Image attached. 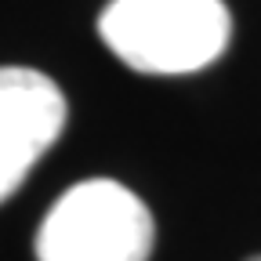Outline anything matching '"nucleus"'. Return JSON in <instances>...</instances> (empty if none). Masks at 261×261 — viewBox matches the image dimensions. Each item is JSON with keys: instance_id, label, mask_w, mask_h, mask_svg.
<instances>
[{"instance_id": "3", "label": "nucleus", "mask_w": 261, "mask_h": 261, "mask_svg": "<svg viewBox=\"0 0 261 261\" xmlns=\"http://www.w3.org/2000/svg\"><path fill=\"white\" fill-rule=\"evenodd\" d=\"M65 127V94L40 69L0 65V203L29 178Z\"/></svg>"}, {"instance_id": "1", "label": "nucleus", "mask_w": 261, "mask_h": 261, "mask_svg": "<svg viewBox=\"0 0 261 261\" xmlns=\"http://www.w3.org/2000/svg\"><path fill=\"white\" fill-rule=\"evenodd\" d=\"M98 33L127 69L185 76L225 55L232 15L225 0H113L98 15Z\"/></svg>"}, {"instance_id": "4", "label": "nucleus", "mask_w": 261, "mask_h": 261, "mask_svg": "<svg viewBox=\"0 0 261 261\" xmlns=\"http://www.w3.org/2000/svg\"><path fill=\"white\" fill-rule=\"evenodd\" d=\"M247 261H261V254H257V257H247Z\"/></svg>"}, {"instance_id": "2", "label": "nucleus", "mask_w": 261, "mask_h": 261, "mask_svg": "<svg viewBox=\"0 0 261 261\" xmlns=\"http://www.w3.org/2000/svg\"><path fill=\"white\" fill-rule=\"evenodd\" d=\"M152 236V214L127 185L87 178L44 214L37 261H149Z\"/></svg>"}]
</instances>
